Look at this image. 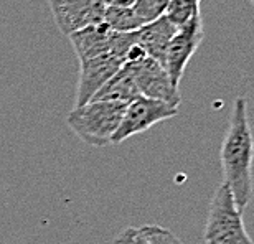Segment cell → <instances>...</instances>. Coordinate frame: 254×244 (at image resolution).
I'll use <instances>...</instances> for the list:
<instances>
[{
  "mask_svg": "<svg viewBox=\"0 0 254 244\" xmlns=\"http://www.w3.org/2000/svg\"><path fill=\"white\" fill-rule=\"evenodd\" d=\"M253 159L254 139L248 116V99L240 96L233 104L230 125L223 139L220 162L223 177L233 200L241 213L246 211L253 198Z\"/></svg>",
  "mask_w": 254,
  "mask_h": 244,
  "instance_id": "cell-1",
  "label": "cell"
},
{
  "mask_svg": "<svg viewBox=\"0 0 254 244\" xmlns=\"http://www.w3.org/2000/svg\"><path fill=\"white\" fill-rule=\"evenodd\" d=\"M127 104L111 101H91L74 108L66 118L69 129L84 144L91 147H106L116 134Z\"/></svg>",
  "mask_w": 254,
  "mask_h": 244,
  "instance_id": "cell-2",
  "label": "cell"
},
{
  "mask_svg": "<svg viewBox=\"0 0 254 244\" xmlns=\"http://www.w3.org/2000/svg\"><path fill=\"white\" fill-rule=\"evenodd\" d=\"M206 244H254L226 183L215 190L203 233Z\"/></svg>",
  "mask_w": 254,
  "mask_h": 244,
  "instance_id": "cell-3",
  "label": "cell"
},
{
  "mask_svg": "<svg viewBox=\"0 0 254 244\" xmlns=\"http://www.w3.org/2000/svg\"><path fill=\"white\" fill-rule=\"evenodd\" d=\"M179 114V108L150 98H137L127 104L121 124L111 139V144H121L130 137L149 130L150 127Z\"/></svg>",
  "mask_w": 254,
  "mask_h": 244,
  "instance_id": "cell-4",
  "label": "cell"
},
{
  "mask_svg": "<svg viewBox=\"0 0 254 244\" xmlns=\"http://www.w3.org/2000/svg\"><path fill=\"white\" fill-rule=\"evenodd\" d=\"M124 66L130 73L140 96L162 101L174 108L180 106V89L172 84L165 68L159 61L147 57L140 61H134V63H126Z\"/></svg>",
  "mask_w": 254,
  "mask_h": 244,
  "instance_id": "cell-5",
  "label": "cell"
},
{
  "mask_svg": "<svg viewBox=\"0 0 254 244\" xmlns=\"http://www.w3.org/2000/svg\"><path fill=\"white\" fill-rule=\"evenodd\" d=\"M203 35H205V32H203L201 13H198L184 27L177 28L175 35L172 37L169 47H167L164 68L175 88L180 86L187 64L200 47Z\"/></svg>",
  "mask_w": 254,
  "mask_h": 244,
  "instance_id": "cell-6",
  "label": "cell"
},
{
  "mask_svg": "<svg viewBox=\"0 0 254 244\" xmlns=\"http://www.w3.org/2000/svg\"><path fill=\"white\" fill-rule=\"evenodd\" d=\"M55 23L66 37L103 22L106 0H48Z\"/></svg>",
  "mask_w": 254,
  "mask_h": 244,
  "instance_id": "cell-7",
  "label": "cell"
},
{
  "mask_svg": "<svg viewBox=\"0 0 254 244\" xmlns=\"http://www.w3.org/2000/svg\"><path fill=\"white\" fill-rule=\"evenodd\" d=\"M124 60L116 57L114 53H104L101 57L81 61L79 63V83L76 93L74 108L91 103L94 94L123 68Z\"/></svg>",
  "mask_w": 254,
  "mask_h": 244,
  "instance_id": "cell-8",
  "label": "cell"
},
{
  "mask_svg": "<svg viewBox=\"0 0 254 244\" xmlns=\"http://www.w3.org/2000/svg\"><path fill=\"white\" fill-rule=\"evenodd\" d=\"M177 27L169 22V18L160 17L152 23H147L139 30H135V45L144 50L149 58L159 61L164 66L167 47H169L172 37L175 35Z\"/></svg>",
  "mask_w": 254,
  "mask_h": 244,
  "instance_id": "cell-9",
  "label": "cell"
},
{
  "mask_svg": "<svg viewBox=\"0 0 254 244\" xmlns=\"http://www.w3.org/2000/svg\"><path fill=\"white\" fill-rule=\"evenodd\" d=\"M114 30L101 22L93 27L83 28L79 32L69 35V42L73 45V50L81 61L101 57L104 53H111V42L114 37Z\"/></svg>",
  "mask_w": 254,
  "mask_h": 244,
  "instance_id": "cell-10",
  "label": "cell"
},
{
  "mask_svg": "<svg viewBox=\"0 0 254 244\" xmlns=\"http://www.w3.org/2000/svg\"><path fill=\"white\" fill-rule=\"evenodd\" d=\"M140 98L139 89L132 79L130 73L127 71L126 66H123L91 101H111V103H124L129 104L130 101Z\"/></svg>",
  "mask_w": 254,
  "mask_h": 244,
  "instance_id": "cell-11",
  "label": "cell"
},
{
  "mask_svg": "<svg viewBox=\"0 0 254 244\" xmlns=\"http://www.w3.org/2000/svg\"><path fill=\"white\" fill-rule=\"evenodd\" d=\"M103 22L106 25H109V27L118 33H130L142 27V23L139 22V18L135 17L132 7L124 8V7H113V5H108L104 12Z\"/></svg>",
  "mask_w": 254,
  "mask_h": 244,
  "instance_id": "cell-12",
  "label": "cell"
},
{
  "mask_svg": "<svg viewBox=\"0 0 254 244\" xmlns=\"http://www.w3.org/2000/svg\"><path fill=\"white\" fill-rule=\"evenodd\" d=\"M200 3L201 0H170L165 17L177 28H180L187 22H190L195 15L200 13Z\"/></svg>",
  "mask_w": 254,
  "mask_h": 244,
  "instance_id": "cell-13",
  "label": "cell"
},
{
  "mask_svg": "<svg viewBox=\"0 0 254 244\" xmlns=\"http://www.w3.org/2000/svg\"><path fill=\"white\" fill-rule=\"evenodd\" d=\"M169 3L170 0H137L132 10H134L135 17L139 18V22L144 27V25L152 23L160 17H164Z\"/></svg>",
  "mask_w": 254,
  "mask_h": 244,
  "instance_id": "cell-14",
  "label": "cell"
},
{
  "mask_svg": "<svg viewBox=\"0 0 254 244\" xmlns=\"http://www.w3.org/2000/svg\"><path fill=\"white\" fill-rule=\"evenodd\" d=\"M140 231L152 244H182L179 238L170 230H167V228L157 225H147V226H140Z\"/></svg>",
  "mask_w": 254,
  "mask_h": 244,
  "instance_id": "cell-15",
  "label": "cell"
},
{
  "mask_svg": "<svg viewBox=\"0 0 254 244\" xmlns=\"http://www.w3.org/2000/svg\"><path fill=\"white\" fill-rule=\"evenodd\" d=\"M116 244H152L142 235L140 228H126L121 235L116 238Z\"/></svg>",
  "mask_w": 254,
  "mask_h": 244,
  "instance_id": "cell-16",
  "label": "cell"
},
{
  "mask_svg": "<svg viewBox=\"0 0 254 244\" xmlns=\"http://www.w3.org/2000/svg\"><path fill=\"white\" fill-rule=\"evenodd\" d=\"M137 0H106V5H113V7H124L130 8L134 7V3Z\"/></svg>",
  "mask_w": 254,
  "mask_h": 244,
  "instance_id": "cell-17",
  "label": "cell"
},
{
  "mask_svg": "<svg viewBox=\"0 0 254 244\" xmlns=\"http://www.w3.org/2000/svg\"><path fill=\"white\" fill-rule=\"evenodd\" d=\"M251 2H253V5H254V0H251Z\"/></svg>",
  "mask_w": 254,
  "mask_h": 244,
  "instance_id": "cell-18",
  "label": "cell"
}]
</instances>
